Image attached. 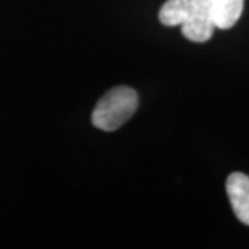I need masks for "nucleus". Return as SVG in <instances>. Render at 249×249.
Returning <instances> with one entry per match:
<instances>
[{
  "label": "nucleus",
  "instance_id": "5",
  "mask_svg": "<svg viewBox=\"0 0 249 249\" xmlns=\"http://www.w3.org/2000/svg\"><path fill=\"white\" fill-rule=\"evenodd\" d=\"M204 0H167L160 11V20L164 26H181L203 4Z\"/></svg>",
  "mask_w": 249,
  "mask_h": 249
},
{
  "label": "nucleus",
  "instance_id": "1",
  "mask_svg": "<svg viewBox=\"0 0 249 249\" xmlns=\"http://www.w3.org/2000/svg\"><path fill=\"white\" fill-rule=\"evenodd\" d=\"M139 107V96L129 87L119 86L105 93L96 104L91 121L96 128L113 132L134 116Z\"/></svg>",
  "mask_w": 249,
  "mask_h": 249
},
{
  "label": "nucleus",
  "instance_id": "2",
  "mask_svg": "<svg viewBox=\"0 0 249 249\" xmlns=\"http://www.w3.org/2000/svg\"><path fill=\"white\" fill-rule=\"evenodd\" d=\"M226 192L235 216L249 226V177L241 172L230 174Z\"/></svg>",
  "mask_w": 249,
  "mask_h": 249
},
{
  "label": "nucleus",
  "instance_id": "3",
  "mask_svg": "<svg viewBox=\"0 0 249 249\" xmlns=\"http://www.w3.org/2000/svg\"><path fill=\"white\" fill-rule=\"evenodd\" d=\"M214 28L216 26H214L213 17H211L205 0L197 11L181 24L183 36L187 39L196 43H203L209 40L213 36Z\"/></svg>",
  "mask_w": 249,
  "mask_h": 249
},
{
  "label": "nucleus",
  "instance_id": "4",
  "mask_svg": "<svg viewBox=\"0 0 249 249\" xmlns=\"http://www.w3.org/2000/svg\"><path fill=\"white\" fill-rule=\"evenodd\" d=\"M216 28L230 29L238 22L245 0H205Z\"/></svg>",
  "mask_w": 249,
  "mask_h": 249
}]
</instances>
